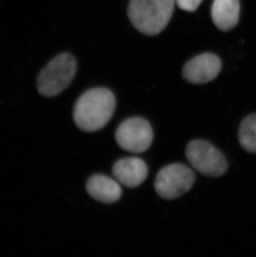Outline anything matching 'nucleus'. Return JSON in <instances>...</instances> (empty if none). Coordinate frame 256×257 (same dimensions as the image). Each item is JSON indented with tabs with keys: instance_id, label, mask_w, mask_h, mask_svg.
Instances as JSON below:
<instances>
[{
	"instance_id": "1",
	"label": "nucleus",
	"mask_w": 256,
	"mask_h": 257,
	"mask_svg": "<svg viewBox=\"0 0 256 257\" xmlns=\"http://www.w3.org/2000/svg\"><path fill=\"white\" fill-rule=\"evenodd\" d=\"M116 97L106 87H94L80 96L73 108L76 126L86 133L103 128L113 116Z\"/></svg>"
},
{
	"instance_id": "2",
	"label": "nucleus",
	"mask_w": 256,
	"mask_h": 257,
	"mask_svg": "<svg viewBox=\"0 0 256 257\" xmlns=\"http://www.w3.org/2000/svg\"><path fill=\"white\" fill-rule=\"evenodd\" d=\"M177 0H131L128 17L133 26L146 35H157L171 20Z\"/></svg>"
},
{
	"instance_id": "3",
	"label": "nucleus",
	"mask_w": 256,
	"mask_h": 257,
	"mask_svg": "<svg viewBox=\"0 0 256 257\" xmlns=\"http://www.w3.org/2000/svg\"><path fill=\"white\" fill-rule=\"evenodd\" d=\"M77 68V61L72 54L63 53L54 57L39 73L37 79L39 93L45 97L62 93L74 79Z\"/></svg>"
},
{
	"instance_id": "4",
	"label": "nucleus",
	"mask_w": 256,
	"mask_h": 257,
	"mask_svg": "<svg viewBox=\"0 0 256 257\" xmlns=\"http://www.w3.org/2000/svg\"><path fill=\"white\" fill-rule=\"evenodd\" d=\"M196 175L191 168L181 163L166 166L157 173L155 191L162 199L175 200L182 197L193 187Z\"/></svg>"
},
{
	"instance_id": "5",
	"label": "nucleus",
	"mask_w": 256,
	"mask_h": 257,
	"mask_svg": "<svg viewBox=\"0 0 256 257\" xmlns=\"http://www.w3.org/2000/svg\"><path fill=\"white\" fill-rule=\"evenodd\" d=\"M186 156L191 167L205 177H220L228 169L225 156L211 143L196 139L188 143Z\"/></svg>"
},
{
	"instance_id": "6",
	"label": "nucleus",
	"mask_w": 256,
	"mask_h": 257,
	"mask_svg": "<svg viewBox=\"0 0 256 257\" xmlns=\"http://www.w3.org/2000/svg\"><path fill=\"white\" fill-rule=\"evenodd\" d=\"M115 139L117 145L126 152L144 153L153 143V127L143 117H131L119 125Z\"/></svg>"
},
{
	"instance_id": "7",
	"label": "nucleus",
	"mask_w": 256,
	"mask_h": 257,
	"mask_svg": "<svg viewBox=\"0 0 256 257\" xmlns=\"http://www.w3.org/2000/svg\"><path fill=\"white\" fill-rule=\"evenodd\" d=\"M221 61L215 54L205 53L195 57L186 63L182 76L189 83L204 84L214 80L220 73Z\"/></svg>"
},
{
	"instance_id": "8",
	"label": "nucleus",
	"mask_w": 256,
	"mask_h": 257,
	"mask_svg": "<svg viewBox=\"0 0 256 257\" xmlns=\"http://www.w3.org/2000/svg\"><path fill=\"white\" fill-rule=\"evenodd\" d=\"M115 179L124 187L135 188L145 182L148 175V166L138 158H125L116 161L112 167Z\"/></svg>"
},
{
	"instance_id": "9",
	"label": "nucleus",
	"mask_w": 256,
	"mask_h": 257,
	"mask_svg": "<svg viewBox=\"0 0 256 257\" xmlns=\"http://www.w3.org/2000/svg\"><path fill=\"white\" fill-rule=\"evenodd\" d=\"M86 190L90 197L105 204L115 203L121 198L122 190L117 181L104 175H93L86 183Z\"/></svg>"
},
{
	"instance_id": "10",
	"label": "nucleus",
	"mask_w": 256,
	"mask_h": 257,
	"mask_svg": "<svg viewBox=\"0 0 256 257\" xmlns=\"http://www.w3.org/2000/svg\"><path fill=\"white\" fill-rule=\"evenodd\" d=\"M239 0H214L211 7L213 22L218 29L229 31L239 22Z\"/></svg>"
},
{
	"instance_id": "11",
	"label": "nucleus",
	"mask_w": 256,
	"mask_h": 257,
	"mask_svg": "<svg viewBox=\"0 0 256 257\" xmlns=\"http://www.w3.org/2000/svg\"><path fill=\"white\" fill-rule=\"evenodd\" d=\"M238 139L244 151L256 154V113L247 116L241 121L238 131Z\"/></svg>"
},
{
	"instance_id": "12",
	"label": "nucleus",
	"mask_w": 256,
	"mask_h": 257,
	"mask_svg": "<svg viewBox=\"0 0 256 257\" xmlns=\"http://www.w3.org/2000/svg\"><path fill=\"white\" fill-rule=\"evenodd\" d=\"M203 0H177V5L181 10L193 12L198 9Z\"/></svg>"
}]
</instances>
